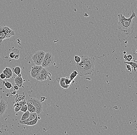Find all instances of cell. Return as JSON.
I'll return each mask as SVG.
<instances>
[{"instance_id":"1","label":"cell","mask_w":137,"mask_h":135,"mask_svg":"<svg viewBox=\"0 0 137 135\" xmlns=\"http://www.w3.org/2000/svg\"><path fill=\"white\" fill-rule=\"evenodd\" d=\"M125 14L118 15V36L120 42L126 40L133 33L134 29V23L133 18L136 17V13L132 11V15L129 18H126Z\"/></svg>"},{"instance_id":"2","label":"cell","mask_w":137,"mask_h":135,"mask_svg":"<svg viewBox=\"0 0 137 135\" xmlns=\"http://www.w3.org/2000/svg\"><path fill=\"white\" fill-rule=\"evenodd\" d=\"M95 58L91 57L83 56L80 63H77L76 70L80 76L91 75L95 68Z\"/></svg>"},{"instance_id":"3","label":"cell","mask_w":137,"mask_h":135,"mask_svg":"<svg viewBox=\"0 0 137 135\" xmlns=\"http://www.w3.org/2000/svg\"><path fill=\"white\" fill-rule=\"evenodd\" d=\"M54 63V57L53 55L49 52L45 53L41 66L43 68H48Z\"/></svg>"},{"instance_id":"4","label":"cell","mask_w":137,"mask_h":135,"mask_svg":"<svg viewBox=\"0 0 137 135\" xmlns=\"http://www.w3.org/2000/svg\"><path fill=\"white\" fill-rule=\"evenodd\" d=\"M45 52L43 51H39L32 56V60L35 65L41 66L42 64Z\"/></svg>"},{"instance_id":"5","label":"cell","mask_w":137,"mask_h":135,"mask_svg":"<svg viewBox=\"0 0 137 135\" xmlns=\"http://www.w3.org/2000/svg\"><path fill=\"white\" fill-rule=\"evenodd\" d=\"M51 76V74H50L46 68H43L36 79L39 81H43L47 79L51 81L52 79L50 77Z\"/></svg>"},{"instance_id":"6","label":"cell","mask_w":137,"mask_h":135,"mask_svg":"<svg viewBox=\"0 0 137 135\" xmlns=\"http://www.w3.org/2000/svg\"><path fill=\"white\" fill-rule=\"evenodd\" d=\"M28 101L36 107L37 114H40L42 112L43 106L42 102L40 100L35 98H30L28 99Z\"/></svg>"},{"instance_id":"7","label":"cell","mask_w":137,"mask_h":135,"mask_svg":"<svg viewBox=\"0 0 137 135\" xmlns=\"http://www.w3.org/2000/svg\"><path fill=\"white\" fill-rule=\"evenodd\" d=\"M43 67L41 66L34 65L31 68V76L34 78H36L40 72Z\"/></svg>"},{"instance_id":"8","label":"cell","mask_w":137,"mask_h":135,"mask_svg":"<svg viewBox=\"0 0 137 135\" xmlns=\"http://www.w3.org/2000/svg\"><path fill=\"white\" fill-rule=\"evenodd\" d=\"M7 107V103L5 102L4 100H0V116H2L3 114L5 113Z\"/></svg>"},{"instance_id":"9","label":"cell","mask_w":137,"mask_h":135,"mask_svg":"<svg viewBox=\"0 0 137 135\" xmlns=\"http://www.w3.org/2000/svg\"><path fill=\"white\" fill-rule=\"evenodd\" d=\"M37 115H38V114H37L36 112L30 113V116H29L28 119H27L23 121H20L19 123H20L21 124L25 125V123H27L30 122V121L32 120H34L36 118Z\"/></svg>"},{"instance_id":"10","label":"cell","mask_w":137,"mask_h":135,"mask_svg":"<svg viewBox=\"0 0 137 135\" xmlns=\"http://www.w3.org/2000/svg\"><path fill=\"white\" fill-rule=\"evenodd\" d=\"M27 101H24L19 102L16 103V104H14L13 105V107L14 108L15 112L17 113L20 111L21 108H22V107L24 105L27 104Z\"/></svg>"},{"instance_id":"11","label":"cell","mask_w":137,"mask_h":135,"mask_svg":"<svg viewBox=\"0 0 137 135\" xmlns=\"http://www.w3.org/2000/svg\"><path fill=\"white\" fill-rule=\"evenodd\" d=\"M3 29L4 31L6 34L8 35L9 37L13 35H15V33L13 30H12L9 27L7 26H2Z\"/></svg>"},{"instance_id":"12","label":"cell","mask_w":137,"mask_h":135,"mask_svg":"<svg viewBox=\"0 0 137 135\" xmlns=\"http://www.w3.org/2000/svg\"><path fill=\"white\" fill-rule=\"evenodd\" d=\"M3 73L5 74L6 78H10L13 75V70L11 68L6 67L3 71Z\"/></svg>"},{"instance_id":"13","label":"cell","mask_w":137,"mask_h":135,"mask_svg":"<svg viewBox=\"0 0 137 135\" xmlns=\"http://www.w3.org/2000/svg\"><path fill=\"white\" fill-rule=\"evenodd\" d=\"M8 38H9V37L5 33L2 26H0V42L1 43L3 40Z\"/></svg>"},{"instance_id":"14","label":"cell","mask_w":137,"mask_h":135,"mask_svg":"<svg viewBox=\"0 0 137 135\" xmlns=\"http://www.w3.org/2000/svg\"><path fill=\"white\" fill-rule=\"evenodd\" d=\"M14 83L16 85L18 86L19 87H22L23 84V81L22 77H20L17 76L14 78Z\"/></svg>"},{"instance_id":"15","label":"cell","mask_w":137,"mask_h":135,"mask_svg":"<svg viewBox=\"0 0 137 135\" xmlns=\"http://www.w3.org/2000/svg\"><path fill=\"white\" fill-rule=\"evenodd\" d=\"M60 87L63 89H67L70 86L67 85L65 82V77H62L59 82Z\"/></svg>"},{"instance_id":"16","label":"cell","mask_w":137,"mask_h":135,"mask_svg":"<svg viewBox=\"0 0 137 135\" xmlns=\"http://www.w3.org/2000/svg\"><path fill=\"white\" fill-rule=\"evenodd\" d=\"M24 101H26L25 96V95L22 94H18L16 95L15 98L16 102H19Z\"/></svg>"},{"instance_id":"17","label":"cell","mask_w":137,"mask_h":135,"mask_svg":"<svg viewBox=\"0 0 137 135\" xmlns=\"http://www.w3.org/2000/svg\"><path fill=\"white\" fill-rule=\"evenodd\" d=\"M27 105L28 107V111L30 112V113H35L36 112V108L31 103L27 101Z\"/></svg>"},{"instance_id":"18","label":"cell","mask_w":137,"mask_h":135,"mask_svg":"<svg viewBox=\"0 0 137 135\" xmlns=\"http://www.w3.org/2000/svg\"><path fill=\"white\" fill-rule=\"evenodd\" d=\"M38 120V115H37L36 118L34 120H32L30 122L27 123H25V125H29V126H33V125H36L37 124Z\"/></svg>"},{"instance_id":"19","label":"cell","mask_w":137,"mask_h":135,"mask_svg":"<svg viewBox=\"0 0 137 135\" xmlns=\"http://www.w3.org/2000/svg\"><path fill=\"white\" fill-rule=\"evenodd\" d=\"M30 112L29 111H27L24 113L23 114L20 121H23L25 120L28 119L29 116H30Z\"/></svg>"},{"instance_id":"20","label":"cell","mask_w":137,"mask_h":135,"mask_svg":"<svg viewBox=\"0 0 137 135\" xmlns=\"http://www.w3.org/2000/svg\"><path fill=\"white\" fill-rule=\"evenodd\" d=\"M125 64H128L131 65L133 68L135 72H136V68H137V64L135 62H133L132 61H127L124 62Z\"/></svg>"},{"instance_id":"21","label":"cell","mask_w":137,"mask_h":135,"mask_svg":"<svg viewBox=\"0 0 137 135\" xmlns=\"http://www.w3.org/2000/svg\"><path fill=\"white\" fill-rule=\"evenodd\" d=\"M78 75V73L76 70L72 72V74L70 75V79L72 81H73L74 78L77 76V75Z\"/></svg>"},{"instance_id":"22","label":"cell","mask_w":137,"mask_h":135,"mask_svg":"<svg viewBox=\"0 0 137 135\" xmlns=\"http://www.w3.org/2000/svg\"><path fill=\"white\" fill-rule=\"evenodd\" d=\"M13 70L14 73L16 75H18L19 74H20L21 68L19 66H16L14 68Z\"/></svg>"},{"instance_id":"23","label":"cell","mask_w":137,"mask_h":135,"mask_svg":"<svg viewBox=\"0 0 137 135\" xmlns=\"http://www.w3.org/2000/svg\"><path fill=\"white\" fill-rule=\"evenodd\" d=\"M124 59L125 60H126V61L130 62L133 59V57L132 55H125L124 56Z\"/></svg>"},{"instance_id":"24","label":"cell","mask_w":137,"mask_h":135,"mask_svg":"<svg viewBox=\"0 0 137 135\" xmlns=\"http://www.w3.org/2000/svg\"><path fill=\"white\" fill-rule=\"evenodd\" d=\"M4 85L5 86V87L8 89H10L11 88H12V85L11 83L10 82H8V81H5V82L4 83Z\"/></svg>"},{"instance_id":"25","label":"cell","mask_w":137,"mask_h":135,"mask_svg":"<svg viewBox=\"0 0 137 135\" xmlns=\"http://www.w3.org/2000/svg\"><path fill=\"white\" fill-rule=\"evenodd\" d=\"M27 111H28V107H27V104L24 105L22 107V108H21L20 110V111H21L24 112V113Z\"/></svg>"},{"instance_id":"26","label":"cell","mask_w":137,"mask_h":135,"mask_svg":"<svg viewBox=\"0 0 137 135\" xmlns=\"http://www.w3.org/2000/svg\"><path fill=\"white\" fill-rule=\"evenodd\" d=\"M73 81H72V80H71L69 77H65V83H66L67 85H68L70 86L71 85V83H72V82Z\"/></svg>"},{"instance_id":"27","label":"cell","mask_w":137,"mask_h":135,"mask_svg":"<svg viewBox=\"0 0 137 135\" xmlns=\"http://www.w3.org/2000/svg\"><path fill=\"white\" fill-rule=\"evenodd\" d=\"M74 60L76 63H80L81 61V58L79 56L75 55L74 56Z\"/></svg>"},{"instance_id":"28","label":"cell","mask_w":137,"mask_h":135,"mask_svg":"<svg viewBox=\"0 0 137 135\" xmlns=\"http://www.w3.org/2000/svg\"><path fill=\"white\" fill-rule=\"evenodd\" d=\"M16 53L14 52L13 51H12L9 54V57L11 59H14V57Z\"/></svg>"},{"instance_id":"29","label":"cell","mask_w":137,"mask_h":135,"mask_svg":"<svg viewBox=\"0 0 137 135\" xmlns=\"http://www.w3.org/2000/svg\"><path fill=\"white\" fill-rule=\"evenodd\" d=\"M126 64V69H127V70H129V72H131L132 71V68H131V66L129 64Z\"/></svg>"},{"instance_id":"30","label":"cell","mask_w":137,"mask_h":135,"mask_svg":"<svg viewBox=\"0 0 137 135\" xmlns=\"http://www.w3.org/2000/svg\"><path fill=\"white\" fill-rule=\"evenodd\" d=\"M0 78L1 79H4L6 78V76L4 73H2L0 74Z\"/></svg>"},{"instance_id":"31","label":"cell","mask_w":137,"mask_h":135,"mask_svg":"<svg viewBox=\"0 0 137 135\" xmlns=\"http://www.w3.org/2000/svg\"><path fill=\"white\" fill-rule=\"evenodd\" d=\"M12 51H13V52L15 53L16 54H19V51L18 49H13L12 50Z\"/></svg>"},{"instance_id":"32","label":"cell","mask_w":137,"mask_h":135,"mask_svg":"<svg viewBox=\"0 0 137 135\" xmlns=\"http://www.w3.org/2000/svg\"><path fill=\"white\" fill-rule=\"evenodd\" d=\"M45 99H46V97H41L40 101L42 102H44Z\"/></svg>"},{"instance_id":"33","label":"cell","mask_w":137,"mask_h":135,"mask_svg":"<svg viewBox=\"0 0 137 135\" xmlns=\"http://www.w3.org/2000/svg\"><path fill=\"white\" fill-rule=\"evenodd\" d=\"M14 59H19V54H16L14 56Z\"/></svg>"},{"instance_id":"34","label":"cell","mask_w":137,"mask_h":135,"mask_svg":"<svg viewBox=\"0 0 137 135\" xmlns=\"http://www.w3.org/2000/svg\"><path fill=\"white\" fill-rule=\"evenodd\" d=\"M14 90H19V87H18V86L16 85H15L14 86Z\"/></svg>"},{"instance_id":"35","label":"cell","mask_w":137,"mask_h":135,"mask_svg":"<svg viewBox=\"0 0 137 135\" xmlns=\"http://www.w3.org/2000/svg\"><path fill=\"white\" fill-rule=\"evenodd\" d=\"M11 94L13 95H15L16 94V90H13L11 91Z\"/></svg>"},{"instance_id":"36","label":"cell","mask_w":137,"mask_h":135,"mask_svg":"<svg viewBox=\"0 0 137 135\" xmlns=\"http://www.w3.org/2000/svg\"><path fill=\"white\" fill-rule=\"evenodd\" d=\"M18 76L20 77H22V75L20 73V74H19L18 75Z\"/></svg>"},{"instance_id":"37","label":"cell","mask_w":137,"mask_h":135,"mask_svg":"<svg viewBox=\"0 0 137 135\" xmlns=\"http://www.w3.org/2000/svg\"><path fill=\"white\" fill-rule=\"evenodd\" d=\"M135 62H136V63L137 64V60H135Z\"/></svg>"},{"instance_id":"38","label":"cell","mask_w":137,"mask_h":135,"mask_svg":"<svg viewBox=\"0 0 137 135\" xmlns=\"http://www.w3.org/2000/svg\"><path fill=\"white\" fill-rule=\"evenodd\" d=\"M1 117V116H0V117Z\"/></svg>"},{"instance_id":"39","label":"cell","mask_w":137,"mask_h":135,"mask_svg":"<svg viewBox=\"0 0 137 135\" xmlns=\"http://www.w3.org/2000/svg\"><path fill=\"white\" fill-rule=\"evenodd\" d=\"M136 52H137V51H136Z\"/></svg>"},{"instance_id":"40","label":"cell","mask_w":137,"mask_h":135,"mask_svg":"<svg viewBox=\"0 0 137 135\" xmlns=\"http://www.w3.org/2000/svg\"></svg>"}]
</instances>
